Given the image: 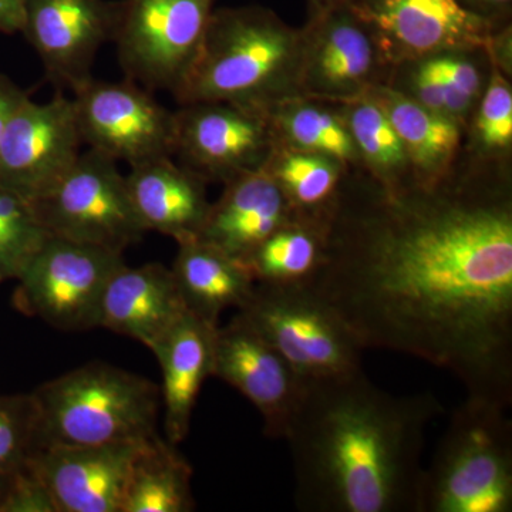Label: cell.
Listing matches in <instances>:
<instances>
[{
    "mask_svg": "<svg viewBox=\"0 0 512 512\" xmlns=\"http://www.w3.org/2000/svg\"><path fill=\"white\" fill-rule=\"evenodd\" d=\"M363 349L446 369L467 396L512 404V205L507 192L338 200L308 284Z\"/></svg>",
    "mask_w": 512,
    "mask_h": 512,
    "instance_id": "cell-1",
    "label": "cell"
},
{
    "mask_svg": "<svg viewBox=\"0 0 512 512\" xmlns=\"http://www.w3.org/2000/svg\"><path fill=\"white\" fill-rule=\"evenodd\" d=\"M434 394L396 397L363 373L305 384L286 441L305 512H419Z\"/></svg>",
    "mask_w": 512,
    "mask_h": 512,
    "instance_id": "cell-2",
    "label": "cell"
},
{
    "mask_svg": "<svg viewBox=\"0 0 512 512\" xmlns=\"http://www.w3.org/2000/svg\"><path fill=\"white\" fill-rule=\"evenodd\" d=\"M302 32L259 6L215 9L183 83L181 106L228 103L269 111L302 97Z\"/></svg>",
    "mask_w": 512,
    "mask_h": 512,
    "instance_id": "cell-3",
    "label": "cell"
},
{
    "mask_svg": "<svg viewBox=\"0 0 512 512\" xmlns=\"http://www.w3.org/2000/svg\"><path fill=\"white\" fill-rule=\"evenodd\" d=\"M32 394L37 407L36 450L128 443L157 434V384L120 367L89 363L42 384Z\"/></svg>",
    "mask_w": 512,
    "mask_h": 512,
    "instance_id": "cell-4",
    "label": "cell"
},
{
    "mask_svg": "<svg viewBox=\"0 0 512 512\" xmlns=\"http://www.w3.org/2000/svg\"><path fill=\"white\" fill-rule=\"evenodd\" d=\"M508 407L467 396L421 478L419 512H511Z\"/></svg>",
    "mask_w": 512,
    "mask_h": 512,
    "instance_id": "cell-5",
    "label": "cell"
},
{
    "mask_svg": "<svg viewBox=\"0 0 512 512\" xmlns=\"http://www.w3.org/2000/svg\"><path fill=\"white\" fill-rule=\"evenodd\" d=\"M238 313L278 350L303 384L362 370L365 349L309 285L255 284Z\"/></svg>",
    "mask_w": 512,
    "mask_h": 512,
    "instance_id": "cell-6",
    "label": "cell"
},
{
    "mask_svg": "<svg viewBox=\"0 0 512 512\" xmlns=\"http://www.w3.org/2000/svg\"><path fill=\"white\" fill-rule=\"evenodd\" d=\"M30 207L52 237L119 254L147 232L116 161L94 150L80 154L73 167Z\"/></svg>",
    "mask_w": 512,
    "mask_h": 512,
    "instance_id": "cell-7",
    "label": "cell"
},
{
    "mask_svg": "<svg viewBox=\"0 0 512 512\" xmlns=\"http://www.w3.org/2000/svg\"><path fill=\"white\" fill-rule=\"evenodd\" d=\"M217 0H119L114 43L127 80L147 90L183 83Z\"/></svg>",
    "mask_w": 512,
    "mask_h": 512,
    "instance_id": "cell-8",
    "label": "cell"
},
{
    "mask_svg": "<svg viewBox=\"0 0 512 512\" xmlns=\"http://www.w3.org/2000/svg\"><path fill=\"white\" fill-rule=\"evenodd\" d=\"M123 265L119 252L50 235L18 276L16 306L67 332L97 328L106 286Z\"/></svg>",
    "mask_w": 512,
    "mask_h": 512,
    "instance_id": "cell-9",
    "label": "cell"
},
{
    "mask_svg": "<svg viewBox=\"0 0 512 512\" xmlns=\"http://www.w3.org/2000/svg\"><path fill=\"white\" fill-rule=\"evenodd\" d=\"M82 143L130 165L173 156L174 113L137 83L90 80L74 92Z\"/></svg>",
    "mask_w": 512,
    "mask_h": 512,
    "instance_id": "cell-10",
    "label": "cell"
},
{
    "mask_svg": "<svg viewBox=\"0 0 512 512\" xmlns=\"http://www.w3.org/2000/svg\"><path fill=\"white\" fill-rule=\"evenodd\" d=\"M278 146L268 114L228 103L185 104L174 113L173 156L204 181L224 183L264 167Z\"/></svg>",
    "mask_w": 512,
    "mask_h": 512,
    "instance_id": "cell-11",
    "label": "cell"
},
{
    "mask_svg": "<svg viewBox=\"0 0 512 512\" xmlns=\"http://www.w3.org/2000/svg\"><path fill=\"white\" fill-rule=\"evenodd\" d=\"M73 100L57 94L16 110L0 140V187L23 200L42 197L80 157Z\"/></svg>",
    "mask_w": 512,
    "mask_h": 512,
    "instance_id": "cell-12",
    "label": "cell"
},
{
    "mask_svg": "<svg viewBox=\"0 0 512 512\" xmlns=\"http://www.w3.org/2000/svg\"><path fill=\"white\" fill-rule=\"evenodd\" d=\"M212 376L235 387L264 419L269 439L285 440L305 393L288 362L239 313L215 330Z\"/></svg>",
    "mask_w": 512,
    "mask_h": 512,
    "instance_id": "cell-13",
    "label": "cell"
},
{
    "mask_svg": "<svg viewBox=\"0 0 512 512\" xmlns=\"http://www.w3.org/2000/svg\"><path fill=\"white\" fill-rule=\"evenodd\" d=\"M117 16L119 2L110 0H26L22 33L47 79L74 93L93 79L94 60L113 40Z\"/></svg>",
    "mask_w": 512,
    "mask_h": 512,
    "instance_id": "cell-14",
    "label": "cell"
},
{
    "mask_svg": "<svg viewBox=\"0 0 512 512\" xmlns=\"http://www.w3.org/2000/svg\"><path fill=\"white\" fill-rule=\"evenodd\" d=\"M350 6L390 57L426 59L491 46L487 20L460 0H362Z\"/></svg>",
    "mask_w": 512,
    "mask_h": 512,
    "instance_id": "cell-15",
    "label": "cell"
},
{
    "mask_svg": "<svg viewBox=\"0 0 512 512\" xmlns=\"http://www.w3.org/2000/svg\"><path fill=\"white\" fill-rule=\"evenodd\" d=\"M302 37V96L345 103L369 92L377 45L349 3L322 6Z\"/></svg>",
    "mask_w": 512,
    "mask_h": 512,
    "instance_id": "cell-16",
    "label": "cell"
},
{
    "mask_svg": "<svg viewBox=\"0 0 512 512\" xmlns=\"http://www.w3.org/2000/svg\"><path fill=\"white\" fill-rule=\"evenodd\" d=\"M143 441L40 447L29 463L57 512H123L131 464Z\"/></svg>",
    "mask_w": 512,
    "mask_h": 512,
    "instance_id": "cell-17",
    "label": "cell"
},
{
    "mask_svg": "<svg viewBox=\"0 0 512 512\" xmlns=\"http://www.w3.org/2000/svg\"><path fill=\"white\" fill-rule=\"evenodd\" d=\"M292 220L296 215L264 165L225 183L224 194L210 205L197 239L242 262Z\"/></svg>",
    "mask_w": 512,
    "mask_h": 512,
    "instance_id": "cell-18",
    "label": "cell"
},
{
    "mask_svg": "<svg viewBox=\"0 0 512 512\" xmlns=\"http://www.w3.org/2000/svg\"><path fill=\"white\" fill-rule=\"evenodd\" d=\"M185 311L171 269L161 264L136 268L124 264L106 286L99 326L150 349Z\"/></svg>",
    "mask_w": 512,
    "mask_h": 512,
    "instance_id": "cell-19",
    "label": "cell"
},
{
    "mask_svg": "<svg viewBox=\"0 0 512 512\" xmlns=\"http://www.w3.org/2000/svg\"><path fill=\"white\" fill-rule=\"evenodd\" d=\"M217 328L185 311L150 348L164 377L165 440L174 446L187 439L202 384L212 376Z\"/></svg>",
    "mask_w": 512,
    "mask_h": 512,
    "instance_id": "cell-20",
    "label": "cell"
},
{
    "mask_svg": "<svg viewBox=\"0 0 512 512\" xmlns=\"http://www.w3.org/2000/svg\"><path fill=\"white\" fill-rule=\"evenodd\" d=\"M126 183L147 231L160 232L178 244L197 238L211 205L202 178L174 164L171 157H161L131 165Z\"/></svg>",
    "mask_w": 512,
    "mask_h": 512,
    "instance_id": "cell-21",
    "label": "cell"
},
{
    "mask_svg": "<svg viewBox=\"0 0 512 512\" xmlns=\"http://www.w3.org/2000/svg\"><path fill=\"white\" fill-rule=\"evenodd\" d=\"M173 272L185 309L211 326L228 308H242L255 281L244 262L200 239L180 242Z\"/></svg>",
    "mask_w": 512,
    "mask_h": 512,
    "instance_id": "cell-22",
    "label": "cell"
},
{
    "mask_svg": "<svg viewBox=\"0 0 512 512\" xmlns=\"http://www.w3.org/2000/svg\"><path fill=\"white\" fill-rule=\"evenodd\" d=\"M369 93L392 121L410 164L423 175L421 188H429L460 146V123L396 90L377 87Z\"/></svg>",
    "mask_w": 512,
    "mask_h": 512,
    "instance_id": "cell-23",
    "label": "cell"
},
{
    "mask_svg": "<svg viewBox=\"0 0 512 512\" xmlns=\"http://www.w3.org/2000/svg\"><path fill=\"white\" fill-rule=\"evenodd\" d=\"M174 447L158 434L141 443L131 464L123 512L195 510L192 468Z\"/></svg>",
    "mask_w": 512,
    "mask_h": 512,
    "instance_id": "cell-24",
    "label": "cell"
},
{
    "mask_svg": "<svg viewBox=\"0 0 512 512\" xmlns=\"http://www.w3.org/2000/svg\"><path fill=\"white\" fill-rule=\"evenodd\" d=\"M328 225L289 221L244 259L255 284L308 285L325 261Z\"/></svg>",
    "mask_w": 512,
    "mask_h": 512,
    "instance_id": "cell-25",
    "label": "cell"
},
{
    "mask_svg": "<svg viewBox=\"0 0 512 512\" xmlns=\"http://www.w3.org/2000/svg\"><path fill=\"white\" fill-rule=\"evenodd\" d=\"M265 168L284 192L296 218L329 224L339 200V161L276 146Z\"/></svg>",
    "mask_w": 512,
    "mask_h": 512,
    "instance_id": "cell-26",
    "label": "cell"
},
{
    "mask_svg": "<svg viewBox=\"0 0 512 512\" xmlns=\"http://www.w3.org/2000/svg\"><path fill=\"white\" fill-rule=\"evenodd\" d=\"M345 103L349 106V111L343 121L353 138L359 157L377 175L383 185L382 190L403 191L400 183L412 165L386 111L369 92Z\"/></svg>",
    "mask_w": 512,
    "mask_h": 512,
    "instance_id": "cell-27",
    "label": "cell"
},
{
    "mask_svg": "<svg viewBox=\"0 0 512 512\" xmlns=\"http://www.w3.org/2000/svg\"><path fill=\"white\" fill-rule=\"evenodd\" d=\"M268 116L276 143L282 141L292 150L320 154L340 164L359 157L345 121L301 97L278 104Z\"/></svg>",
    "mask_w": 512,
    "mask_h": 512,
    "instance_id": "cell-28",
    "label": "cell"
},
{
    "mask_svg": "<svg viewBox=\"0 0 512 512\" xmlns=\"http://www.w3.org/2000/svg\"><path fill=\"white\" fill-rule=\"evenodd\" d=\"M49 237L29 202L0 187V252L12 265L15 279Z\"/></svg>",
    "mask_w": 512,
    "mask_h": 512,
    "instance_id": "cell-29",
    "label": "cell"
},
{
    "mask_svg": "<svg viewBox=\"0 0 512 512\" xmlns=\"http://www.w3.org/2000/svg\"><path fill=\"white\" fill-rule=\"evenodd\" d=\"M37 446V407L33 394L0 397V473L25 466Z\"/></svg>",
    "mask_w": 512,
    "mask_h": 512,
    "instance_id": "cell-30",
    "label": "cell"
},
{
    "mask_svg": "<svg viewBox=\"0 0 512 512\" xmlns=\"http://www.w3.org/2000/svg\"><path fill=\"white\" fill-rule=\"evenodd\" d=\"M476 131L487 150H505L512 143V90L497 64L491 69L490 82L478 110Z\"/></svg>",
    "mask_w": 512,
    "mask_h": 512,
    "instance_id": "cell-31",
    "label": "cell"
},
{
    "mask_svg": "<svg viewBox=\"0 0 512 512\" xmlns=\"http://www.w3.org/2000/svg\"><path fill=\"white\" fill-rule=\"evenodd\" d=\"M0 512H57L46 484L29 461L10 474Z\"/></svg>",
    "mask_w": 512,
    "mask_h": 512,
    "instance_id": "cell-32",
    "label": "cell"
},
{
    "mask_svg": "<svg viewBox=\"0 0 512 512\" xmlns=\"http://www.w3.org/2000/svg\"><path fill=\"white\" fill-rule=\"evenodd\" d=\"M426 60L461 99L473 104L481 90V76L476 64L457 52L440 53L426 57Z\"/></svg>",
    "mask_w": 512,
    "mask_h": 512,
    "instance_id": "cell-33",
    "label": "cell"
},
{
    "mask_svg": "<svg viewBox=\"0 0 512 512\" xmlns=\"http://www.w3.org/2000/svg\"><path fill=\"white\" fill-rule=\"evenodd\" d=\"M28 99V94L19 89L8 77L0 74V140L13 114Z\"/></svg>",
    "mask_w": 512,
    "mask_h": 512,
    "instance_id": "cell-34",
    "label": "cell"
},
{
    "mask_svg": "<svg viewBox=\"0 0 512 512\" xmlns=\"http://www.w3.org/2000/svg\"><path fill=\"white\" fill-rule=\"evenodd\" d=\"M25 16L26 0H0V33L22 32Z\"/></svg>",
    "mask_w": 512,
    "mask_h": 512,
    "instance_id": "cell-35",
    "label": "cell"
},
{
    "mask_svg": "<svg viewBox=\"0 0 512 512\" xmlns=\"http://www.w3.org/2000/svg\"><path fill=\"white\" fill-rule=\"evenodd\" d=\"M0 276H2L3 279L16 278L12 265L9 264L8 259L5 258V255H3L2 252H0Z\"/></svg>",
    "mask_w": 512,
    "mask_h": 512,
    "instance_id": "cell-36",
    "label": "cell"
},
{
    "mask_svg": "<svg viewBox=\"0 0 512 512\" xmlns=\"http://www.w3.org/2000/svg\"><path fill=\"white\" fill-rule=\"evenodd\" d=\"M9 476L0 473V501H2L3 494H5L6 488H8Z\"/></svg>",
    "mask_w": 512,
    "mask_h": 512,
    "instance_id": "cell-37",
    "label": "cell"
},
{
    "mask_svg": "<svg viewBox=\"0 0 512 512\" xmlns=\"http://www.w3.org/2000/svg\"><path fill=\"white\" fill-rule=\"evenodd\" d=\"M477 2L484 3V5L500 6L507 5V3H510L511 0H477Z\"/></svg>",
    "mask_w": 512,
    "mask_h": 512,
    "instance_id": "cell-38",
    "label": "cell"
},
{
    "mask_svg": "<svg viewBox=\"0 0 512 512\" xmlns=\"http://www.w3.org/2000/svg\"><path fill=\"white\" fill-rule=\"evenodd\" d=\"M350 0H325V5H343V3H349ZM323 5V6H325Z\"/></svg>",
    "mask_w": 512,
    "mask_h": 512,
    "instance_id": "cell-39",
    "label": "cell"
},
{
    "mask_svg": "<svg viewBox=\"0 0 512 512\" xmlns=\"http://www.w3.org/2000/svg\"><path fill=\"white\" fill-rule=\"evenodd\" d=\"M313 5H315L316 9H320L323 6V3H325V0H311Z\"/></svg>",
    "mask_w": 512,
    "mask_h": 512,
    "instance_id": "cell-40",
    "label": "cell"
},
{
    "mask_svg": "<svg viewBox=\"0 0 512 512\" xmlns=\"http://www.w3.org/2000/svg\"><path fill=\"white\" fill-rule=\"evenodd\" d=\"M2 281H5V279H3L2 276H0V282H2Z\"/></svg>",
    "mask_w": 512,
    "mask_h": 512,
    "instance_id": "cell-41",
    "label": "cell"
}]
</instances>
